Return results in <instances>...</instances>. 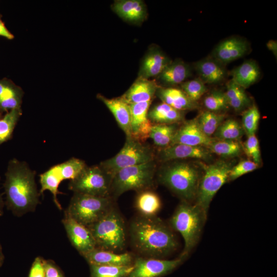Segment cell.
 Listing matches in <instances>:
<instances>
[{
	"label": "cell",
	"mask_w": 277,
	"mask_h": 277,
	"mask_svg": "<svg viewBox=\"0 0 277 277\" xmlns=\"http://www.w3.org/2000/svg\"><path fill=\"white\" fill-rule=\"evenodd\" d=\"M35 175L26 162L15 158L9 161L3 183L5 205L14 216L33 212L40 203Z\"/></svg>",
	"instance_id": "obj_1"
},
{
	"label": "cell",
	"mask_w": 277,
	"mask_h": 277,
	"mask_svg": "<svg viewBox=\"0 0 277 277\" xmlns=\"http://www.w3.org/2000/svg\"><path fill=\"white\" fill-rule=\"evenodd\" d=\"M130 235L134 248L152 258L166 256L177 246L172 230L155 216L135 218L130 225Z\"/></svg>",
	"instance_id": "obj_2"
},
{
	"label": "cell",
	"mask_w": 277,
	"mask_h": 277,
	"mask_svg": "<svg viewBox=\"0 0 277 277\" xmlns=\"http://www.w3.org/2000/svg\"><path fill=\"white\" fill-rule=\"evenodd\" d=\"M207 215L195 203L182 201L170 219L172 229L182 236L184 247L179 257L184 260L197 244Z\"/></svg>",
	"instance_id": "obj_3"
},
{
	"label": "cell",
	"mask_w": 277,
	"mask_h": 277,
	"mask_svg": "<svg viewBox=\"0 0 277 277\" xmlns=\"http://www.w3.org/2000/svg\"><path fill=\"white\" fill-rule=\"evenodd\" d=\"M200 176L197 169L186 162H176L162 168L158 173L160 183L183 201L195 200Z\"/></svg>",
	"instance_id": "obj_4"
},
{
	"label": "cell",
	"mask_w": 277,
	"mask_h": 277,
	"mask_svg": "<svg viewBox=\"0 0 277 277\" xmlns=\"http://www.w3.org/2000/svg\"><path fill=\"white\" fill-rule=\"evenodd\" d=\"M87 227L94 239L96 248L113 252L124 248L126 242L125 224L113 207L100 220Z\"/></svg>",
	"instance_id": "obj_5"
},
{
	"label": "cell",
	"mask_w": 277,
	"mask_h": 277,
	"mask_svg": "<svg viewBox=\"0 0 277 277\" xmlns=\"http://www.w3.org/2000/svg\"><path fill=\"white\" fill-rule=\"evenodd\" d=\"M113 208L110 196H97L73 193L64 215L88 227L103 217Z\"/></svg>",
	"instance_id": "obj_6"
},
{
	"label": "cell",
	"mask_w": 277,
	"mask_h": 277,
	"mask_svg": "<svg viewBox=\"0 0 277 277\" xmlns=\"http://www.w3.org/2000/svg\"><path fill=\"white\" fill-rule=\"evenodd\" d=\"M156 170L155 160L120 169L112 179L111 193L117 197L129 190L150 189Z\"/></svg>",
	"instance_id": "obj_7"
},
{
	"label": "cell",
	"mask_w": 277,
	"mask_h": 277,
	"mask_svg": "<svg viewBox=\"0 0 277 277\" xmlns=\"http://www.w3.org/2000/svg\"><path fill=\"white\" fill-rule=\"evenodd\" d=\"M155 160L152 148L131 136H126L123 147L113 157L100 163V167L112 179L123 168Z\"/></svg>",
	"instance_id": "obj_8"
},
{
	"label": "cell",
	"mask_w": 277,
	"mask_h": 277,
	"mask_svg": "<svg viewBox=\"0 0 277 277\" xmlns=\"http://www.w3.org/2000/svg\"><path fill=\"white\" fill-rule=\"evenodd\" d=\"M203 167L204 173L200 180L194 203L207 215L212 199L228 180L232 167L221 160Z\"/></svg>",
	"instance_id": "obj_9"
},
{
	"label": "cell",
	"mask_w": 277,
	"mask_h": 277,
	"mask_svg": "<svg viewBox=\"0 0 277 277\" xmlns=\"http://www.w3.org/2000/svg\"><path fill=\"white\" fill-rule=\"evenodd\" d=\"M112 177L99 165L86 166L74 179L68 189L73 193L97 196H110Z\"/></svg>",
	"instance_id": "obj_10"
},
{
	"label": "cell",
	"mask_w": 277,
	"mask_h": 277,
	"mask_svg": "<svg viewBox=\"0 0 277 277\" xmlns=\"http://www.w3.org/2000/svg\"><path fill=\"white\" fill-rule=\"evenodd\" d=\"M184 261L180 257L170 260L137 258L128 277H161L171 273Z\"/></svg>",
	"instance_id": "obj_11"
},
{
	"label": "cell",
	"mask_w": 277,
	"mask_h": 277,
	"mask_svg": "<svg viewBox=\"0 0 277 277\" xmlns=\"http://www.w3.org/2000/svg\"><path fill=\"white\" fill-rule=\"evenodd\" d=\"M62 222L71 245L83 256L96 247L94 239L88 227L65 215Z\"/></svg>",
	"instance_id": "obj_12"
},
{
	"label": "cell",
	"mask_w": 277,
	"mask_h": 277,
	"mask_svg": "<svg viewBox=\"0 0 277 277\" xmlns=\"http://www.w3.org/2000/svg\"><path fill=\"white\" fill-rule=\"evenodd\" d=\"M152 101L131 104V136L144 143L149 138L153 124L148 117Z\"/></svg>",
	"instance_id": "obj_13"
},
{
	"label": "cell",
	"mask_w": 277,
	"mask_h": 277,
	"mask_svg": "<svg viewBox=\"0 0 277 277\" xmlns=\"http://www.w3.org/2000/svg\"><path fill=\"white\" fill-rule=\"evenodd\" d=\"M214 140L203 132L197 119L194 118L185 122L178 127L171 145L184 144L208 147Z\"/></svg>",
	"instance_id": "obj_14"
},
{
	"label": "cell",
	"mask_w": 277,
	"mask_h": 277,
	"mask_svg": "<svg viewBox=\"0 0 277 277\" xmlns=\"http://www.w3.org/2000/svg\"><path fill=\"white\" fill-rule=\"evenodd\" d=\"M210 156V151L205 147L184 144H174L161 149L157 154L159 160L163 162L186 159L207 160Z\"/></svg>",
	"instance_id": "obj_15"
},
{
	"label": "cell",
	"mask_w": 277,
	"mask_h": 277,
	"mask_svg": "<svg viewBox=\"0 0 277 277\" xmlns=\"http://www.w3.org/2000/svg\"><path fill=\"white\" fill-rule=\"evenodd\" d=\"M171 62L159 47L151 46L143 58L138 77L147 79L157 77Z\"/></svg>",
	"instance_id": "obj_16"
},
{
	"label": "cell",
	"mask_w": 277,
	"mask_h": 277,
	"mask_svg": "<svg viewBox=\"0 0 277 277\" xmlns=\"http://www.w3.org/2000/svg\"><path fill=\"white\" fill-rule=\"evenodd\" d=\"M111 8L120 17L130 23L138 25L147 18V7L142 0H116Z\"/></svg>",
	"instance_id": "obj_17"
},
{
	"label": "cell",
	"mask_w": 277,
	"mask_h": 277,
	"mask_svg": "<svg viewBox=\"0 0 277 277\" xmlns=\"http://www.w3.org/2000/svg\"><path fill=\"white\" fill-rule=\"evenodd\" d=\"M97 98L102 101L110 111L126 136H131L130 105L122 96L108 98L101 94H98Z\"/></svg>",
	"instance_id": "obj_18"
},
{
	"label": "cell",
	"mask_w": 277,
	"mask_h": 277,
	"mask_svg": "<svg viewBox=\"0 0 277 277\" xmlns=\"http://www.w3.org/2000/svg\"><path fill=\"white\" fill-rule=\"evenodd\" d=\"M247 50L248 45L245 41L231 37L216 46L213 50V56L221 64H227L242 57Z\"/></svg>",
	"instance_id": "obj_19"
},
{
	"label": "cell",
	"mask_w": 277,
	"mask_h": 277,
	"mask_svg": "<svg viewBox=\"0 0 277 277\" xmlns=\"http://www.w3.org/2000/svg\"><path fill=\"white\" fill-rule=\"evenodd\" d=\"M159 87L155 80L138 77L122 97L129 104L152 101Z\"/></svg>",
	"instance_id": "obj_20"
},
{
	"label": "cell",
	"mask_w": 277,
	"mask_h": 277,
	"mask_svg": "<svg viewBox=\"0 0 277 277\" xmlns=\"http://www.w3.org/2000/svg\"><path fill=\"white\" fill-rule=\"evenodd\" d=\"M155 95L162 102L178 110L185 111L198 107L197 102L190 100L181 89L159 86Z\"/></svg>",
	"instance_id": "obj_21"
},
{
	"label": "cell",
	"mask_w": 277,
	"mask_h": 277,
	"mask_svg": "<svg viewBox=\"0 0 277 277\" xmlns=\"http://www.w3.org/2000/svg\"><path fill=\"white\" fill-rule=\"evenodd\" d=\"M89 265L125 266L132 265L133 256L129 253H117L95 248L83 256Z\"/></svg>",
	"instance_id": "obj_22"
},
{
	"label": "cell",
	"mask_w": 277,
	"mask_h": 277,
	"mask_svg": "<svg viewBox=\"0 0 277 277\" xmlns=\"http://www.w3.org/2000/svg\"><path fill=\"white\" fill-rule=\"evenodd\" d=\"M195 68L200 79L205 84H215L222 81L226 71L222 64L214 58H206L197 62Z\"/></svg>",
	"instance_id": "obj_23"
},
{
	"label": "cell",
	"mask_w": 277,
	"mask_h": 277,
	"mask_svg": "<svg viewBox=\"0 0 277 277\" xmlns=\"http://www.w3.org/2000/svg\"><path fill=\"white\" fill-rule=\"evenodd\" d=\"M191 75L189 66L181 60L171 61L157 76L160 82L165 85L181 84Z\"/></svg>",
	"instance_id": "obj_24"
},
{
	"label": "cell",
	"mask_w": 277,
	"mask_h": 277,
	"mask_svg": "<svg viewBox=\"0 0 277 277\" xmlns=\"http://www.w3.org/2000/svg\"><path fill=\"white\" fill-rule=\"evenodd\" d=\"M185 111L161 102L149 110L148 117L153 124H177L184 119Z\"/></svg>",
	"instance_id": "obj_25"
},
{
	"label": "cell",
	"mask_w": 277,
	"mask_h": 277,
	"mask_svg": "<svg viewBox=\"0 0 277 277\" xmlns=\"http://www.w3.org/2000/svg\"><path fill=\"white\" fill-rule=\"evenodd\" d=\"M23 96L21 88L9 81L0 80V109L8 112L21 108Z\"/></svg>",
	"instance_id": "obj_26"
},
{
	"label": "cell",
	"mask_w": 277,
	"mask_h": 277,
	"mask_svg": "<svg viewBox=\"0 0 277 277\" xmlns=\"http://www.w3.org/2000/svg\"><path fill=\"white\" fill-rule=\"evenodd\" d=\"M231 74L232 80L245 89L256 82L261 72L258 64L253 61L249 60L233 69Z\"/></svg>",
	"instance_id": "obj_27"
},
{
	"label": "cell",
	"mask_w": 277,
	"mask_h": 277,
	"mask_svg": "<svg viewBox=\"0 0 277 277\" xmlns=\"http://www.w3.org/2000/svg\"><path fill=\"white\" fill-rule=\"evenodd\" d=\"M63 181L62 175L60 171L58 164L52 166L48 170L39 175L41 189L39 193L43 195L46 190L49 191L52 194L53 202L60 210L62 206L58 202L57 195L60 193L58 188L62 181Z\"/></svg>",
	"instance_id": "obj_28"
},
{
	"label": "cell",
	"mask_w": 277,
	"mask_h": 277,
	"mask_svg": "<svg viewBox=\"0 0 277 277\" xmlns=\"http://www.w3.org/2000/svg\"><path fill=\"white\" fill-rule=\"evenodd\" d=\"M135 207L144 216H155L161 207L159 196L150 189L139 192L135 201Z\"/></svg>",
	"instance_id": "obj_29"
},
{
	"label": "cell",
	"mask_w": 277,
	"mask_h": 277,
	"mask_svg": "<svg viewBox=\"0 0 277 277\" xmlns=\"http://www.w3.org/2000/svg\"><path fill=\"white\" fill-rule=\"evenodd\" d=\"M177 124H153L149 138L152 140L155 145L161 149L170 146L178 128Z\"/></svg>",
	"instance_id": "obj_30"
},
{
	"label": "cell",
	"mask_w": 277,
	"mask_h": 277,
	"mask_svg": "<svg viewBox=\"0 0 277 277\" xmlns=\"http://www.w3.org/2000/svg\"><path fill=\"white\" fill-rule=\"evenodd\" d=\"M228 105L235 111H241L250 104V100L244 89L236 84L232 80L227 84L225 92Z\"/></svg>",
	"instance_id": "obj_31"
},
{
	"label": "cell",
	"mask_w": 277,
	"mask_h": 277,
	"mask_svg": "<svg viewBox=\"0 0 277 277\" xmlns=\"http://www.w3.org/2000/svg\"><path fill=\"white\" fill-rule=\"evenodd\" d=\"M90 277H127L133 269V265L125 266L90 264Z\"/></svg>",
	"instance_id": "obj_32"
},
{
	"label": "cell",
	"mask_w": 277,
	"mask_h": 277,
	"mask_svg": "<svg viewBox=\"0 0 277 277\" xmlns=\"http://www.w3.org/2000/svg\"><path fill=\"white\" fill-rule=\"evenodd\" d=\"M22 114L21 108L13 109L0 118V145L10 140Z\"/></svg>",
	"instance_id": "obj_33"
},
{
	"label": "cell",
	"mask_w": 277,
	"mask_h": 277,
	"mask_svg": "<svg viewBox=\"0 0 277 277\" xmlns=\"http://www.w3.org/2000/svg\"><path fill=\"white\" fill-rule=\"evenodd\" d=\"M225 117V115L223 114L205 110L202 112L196 119L203 132L211 137L223 123Z\"/></svg>",
	"instance_id": "obj_34"
},
{
	"label": "cell",
	"mask_w": 277,
	"mask_h": 277,
	"mask_svg": "<svg viewBox=\"0 0 277 277\" xmlns=\"http://www.w3.org/2000/svg\"><path fill=\"white\" fill-rule=\"evenodd\" d=\"M245 133L240 124L235 120L229 119L219 126L214 133L218 140L237 141Z\"/></svg>",
	"instance_id": "obj_35"
},
{
	"label": "cell",
	"mask_w": 277,
	"mask_h": 277,
	"mask_svg": "<svg viewBox=\"0 0 277 277\" xmlns=\"http://www.w3.org/2000/svg\"><path fill=\"white\" fill-rule=\"evenodd\" d=\"M208 147L210 151L224 157L239 156L242 151L240 144L234 141L214 139Z\"/></svg>",
	"instance_id": "obj_36"
},
{
	"label": "cell",
	"mask_w": 277,
	"mask_h": 277,
	"mask_svg": "<svg viewBox=\"0 0 277 277\" xmlns=\"http://www.w3.org/2000/svg\"><path fill=\"white\" fill-rule=\"evenodd\" d=\"M58 166L63 180L74 179L87 166L85 161L75 157L70 158Z\"/></svg>",
	"instance_id": "obj_37"
},
{
	"label": "cell",
	"mask_w": 277,
	"mask_h": 277,
	"mask_svg": "<svg viewBox=\"0 0 277 277\" xmlns=\"http://www.w3.org/2000/svg\"><path fill=\"white\" fill-rule=\"evenodd\" d=\"M204 105L207 110L218 113L226 110L229 105L225 92L213 91L204 100Z\"/></svg>",
	"instance_id": "obj_38"
},
{
	"label": "cell",
	"mask_w": 277,
	"mask_h": 277,
	"mask_svg": "<svg viewBox=\"0 0 277 277\" xmlns=\"http://www.w3.org/2000/svg\"><path fill=\"white\" fill-rule=\"evenodd\" d=\"M260 114L255 105L249 107L243 114L242 127L247 136L254 135L257 130Z\"/></svg>",
	"instance_id": "obj_39"
},
{
	"label": "cell",
	"mask_w": 277,
	"mask_h": 277,
	"mask_svg": "<svg viewBox=\"0 0 277 277\" xmlns=\"http://www.w3.org/2000/svg\"><path fill=\"white\" fill-rule=\"evenodd\" d=\"M181 89L192 101L196 102L206 92L207 87L200 78H195L183 82Z\"/></svg>",
	"instance_id": "obj_40"
},
{
	"label": "cell",
	"mask_w": 277,
	"mask_h": 277,
	"mask_svg": "<svg viewBox=\"0 0 277 277\" xmlns=\"http://www.w3.org/2000/svg\"><path fill=\"white\" fill-rule=\"evenodd\" d=\"M259 166L252 161L244 160L231 167L228 180H234L238 177L255 170Z\"/></svg>",
	"instance_id": "obj_41"
},
{
	"label": "cell",
	"mask_w": 277,
	"mask_h": 277,
	"mask_svg": "<svg viewBox=\"0 0 277 277\" xmlns=\"http://www.w3.org/2000/svg\"><path fill=\"white\" fill-rule=\"evenodd\" d=\"M244 147L247 155L252 159V161L259 166L261 161V152L259 141L255 134L248 136Z\"/></svg>",
	"instance_id": "obj_42"
},
{
	"label": "cell",
	"mask_w": 277,
	"mask_h": 277,
	"mask_svg": "<svg viewBox=\"0 0 277 277\" xmlns=\"http://www.w3.org/2000/svg\"><path fill=\"white\" fill-rule=\"evenodd\" d=\"M45 259L38 256L33 262L28 277H45Z\"/></svg>",
	"instance_id": "obj_43"
},
{
	"label": "cell",
	"mask_w": 277,
	"mask_h": 277,
	"mask_svg": "<svg viewBox=\"0 0 277 277\" xmlns=\"http://www.w3.org/2000/svg\"><path fill=\"white\" fill-rule=\"evenodd\" d=\"M45 277H65L61 269L51 260H45Z\"/></svg>",
	"instance_id": "obj_44"
},
{
	"label": "cell",
	"mask_w": 277,
	"mask_h": 277,
	"mask_svg": "<svg viewBox=\"0 0 277 277\" xmlns=\"http://www.w3.org/2000/svg\"><path fill=\"white\" fill-rule=\"evenodd\" d=\"M0 36L9 39L14 38V35L7 29L3 22L0 19Z\"/></svg>",
	"instance_id": "obj_45"
},
{
	"label": "cell",
	"mask_w": 277,
	"mask_h": 277,
	"mask_svg": "<svg viewBox=\"0 0 277 277\" xmlns=\"http://www.w3.org/2000/svg\"><path fill=\"white\" fill-rule=\"evenodd\" d=\"M267 48L271 51L274 55H277V42L276 41L270 39L266 44Z\"/></svg>",
	"instance_id": "obj_46"
},
{
	"label": "cell",
	"mask_w": 277,
	"mask_h": 277,
	"mask_svg": "<svg viewBox=\"0 0 277 277\" xmlns=\"http://www.w3.org/2000/svg\"><path fill=\"white\" fill-rule=\"evenodd\" d=\"M5 206V200L3 199V194L0 192V217H2L4 214V209Z\"/></svg>",
	"instance_id": "obj_47"
},
{
	"label": "cell",
	"mask_w": 277,
	"mask_h": 277,
	"mask_svg": "<svg viewBox=\"0 0 277 277\" xmlns=\"http://www.w3.org/2000/svg\"><path fill=\"white\" fill-rule=\"evenodd\" d=\"M5 261V255L3 250V247L0 242V268L3 266Z\"/></svg>",
	"instance_id": "obj_48"
},
{
	"label": "cell",
	"mask_w": 277,
	"mask_h": 277,
	"mask_svg": "<svg viewBox=\"0 0 277 277\" xmlns=\"http://www.w3.org/2000/svg\"><path fill=\"white\" fill-rule=\"evenodd\" d=\"M3 111H2L1 109H0V118H1L3 115Z\"/></svg>",
	"instance_id": "obj_49"
}]
</instances>
